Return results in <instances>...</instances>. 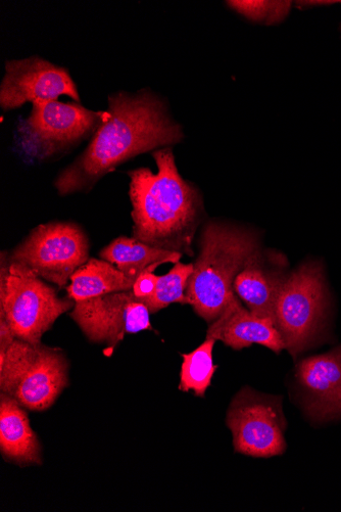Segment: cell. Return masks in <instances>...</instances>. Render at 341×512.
<instances>
[{"label": "cell", "instance_id": "1", "mask_svg": "<svg viewBox=\"0 0 341 512\" xmlns=\"http://www.w3.org/2000/svg\"><path fill=\"white\" fill-rule=\"evenodd\" d=\"M110 117L90 145L55 181L61 196L90 191L120 164L182 141L183 132L154 93L118 92L109 98Z\"/></svg>", "mask_w": 341, "mask_h": 512}, {"label": "cell", "instance_id": "2", "mask_svg": "<svg viewBox=\"0 0 341 512\" xmlns=\"http://www.w3.org/2000/svg\"><path fill=\"white\" fill-rule=\"evenodd\" d=\"M158 173L140 168L128 173L133 238L157 249L192 256V242L205 215L196 185L180 175L170 148L153 153Z\"/></svg>", "mask_w": 341, "mask_h": 512}, {"label": "cell", "instance_id": "3", "mask_svg": "<svg viewBox=\"0 0 341 512\" xmlns=\"http://www.w3.org/2000/svg\"><path fill=\"white\" fill-rule=\"evenodd\" d=\"M258 250L250 231L219 221L207 223L186 290L193 311L210 324L219 318L236 296V276Z\"/></svg>", "mask_w": 341, "mask_h": 512}, {"label": "cell", "instance_id": "4", "mask_svg": "<svg viewBox=\"0 0 341 512\" xmlns=\"http://www.w3.org/2000/svg\"><path fill=\"white\" fill-rule=\"evenodd\" d=\"M330 309L331 296L322 262L309 260L287 275L274 323L292 357L326 341Z\"/></svg>", "mask_w": 341, "mask_h": 512}, {"label": "cell", "instance_id": "5", "mask_svg": "<svg viewBox=\"0 0 341 512\" xmlns=\"http://www.w3.org/2000/svg\"><path fill=\"white\" fill-rule=\"evenodd\" d=\"M75 302L61 298L27 266L11 262L2 253L0 261V319H6L17 339L41 344L43 335L53 328L60 316L69 312Z\"/></svg>", "mask_w": 341, "mask_h": 512}, {"label": "cell", "instance_id": "6", "mask_svg": "<svg viewBox=\"0 0 341 512\" xmlns=\"http://www.w3.org/2000/svg\"><path fill=\"white\" fill-rule=\"evenodd\" d=\"M109 117L108 111L94 112L79 103L33 104L30 115L18 122L15 152L27 164L45 162L94 134Z\"/></svg>", "mask_w": 341, "mask_h": 512}, {"label": "cell", "instance_id": "7", "mask_svg": "<svg viewBox=\"0 0 341 512\" xmlns=\"http://www.w3.org/2000/svg\"><path fill=\"white\" fill-rule=\"evenodd\" d=\"M89 241L73 222H52L34 228L10 255L11 262L23 264L59 288L89 260Z\"/></svg>", "mask_w": 341, "mask_h": 512}, {"label": "cell", "instance_id": "8", "mask_svg": "<svg viewBox=\"0 0 341 512\" xmlns=\"http://www.w3.org/2000/svg\"><path fill=\"white\" fill-rule=\"evenodd\" d=\"M226 424L237 453L257 458L283 454L285 417L281 399L242 389L228 409Z\"/></svg>", "mask_w": 341, "mask_h": 512}, {"label": "cell", "instance_id": "9", "mask_svg": "<svg viewBox=\"0 0 341 512\" xmlns=\"http://www.w3.org/2000/svg\"><path fill=\"white\" fill-rule=\"evenodd\" d=\"M150 314L133 291H126L76 302L70 316L90 342L114 350L126 335L153 331Z\"/></svg>", "mask_w": 341, "mask_h": 512}, {"label": "cell", "instance_id": "10", "mask_svg": "<svg viewBox=\"0 0 341 512\" xmlns=\"http://www.w3.org/2000/svg\"><path fill=\"white\" fill-rule=\"evenodd\" d=\"M61 96L81 102L67 69L39 57L6 63V75L0 85V106L3 110H15L27 103L58 101Z\"/></svg>", "mask_w": 341, "mask_h": 512}, {"label": "cell", "instance_id": "11", "mask_svg": "<svg viewBox=\"0 0 341 512\" xmlns=\"http://www.w3.org/2000/svg\"><path fill=\"white\" fill-rule=\"evenodd\" d=\"M296 377L311 421L326 423L341 418V345L303 359Z\"/></svg>", "mask_w": 341, "mask_h": 512}, {"label": "cell", "instance_id": "12", "mask_svg": "<svg viewBox=\"0 0 341 512\" xmlns=\"http://www.w3.org/2000/svg\"><path fill=\"white\" fill-rule=\"evenodd\" d=\"M69 385V361L63 350L40 344L12 395L24 408L43 411L52 407Z\"/></svg>", "mask_w": 341, "mask_h": 512}, {"label": "cell", "instance_id": "13", "mask_svg": "<svg viewBox=\"0 0 341 512\" xmlns=\"http://www.w3.org/2000/svg\"><path fill=\"white\" fill-rule=\"evenodd\" d=\"M207 339L221 341L234 350L249 348L254 344L264 346L275 353L285 349L274 320L260 317L247 307H243L237 296L221 316L210 324Z\"/></svg>", "mask_w": 341, "mask_h": 512}, {"label": "cell", "instance_id": "14", "mask_svg": "<svg viewBox=\"0 0 341 512\" xmlns=\"http://www.w3.org/2000/svg\"><path fill=\"white\" fill-rule=\"evenodd\" d=\"M288 274L266 263L256 251L235 278V295L254 314L274 320L275 308Z\"/></svg>", "mask_w": 341, "mask_h": 512}, {"label": "cell", "instance_id": "15", "mask_svg": "<svg viewBox=\"0 0 341 512\" xmlns=\"http://www.w3.org/2000/svg\"><path fill=\"white\" fill-rule=\"evenodd\" d=\"M24 407L11 395L0 396V452L20 467L42 463L40 442Z\"/></svg>", "mask_w": 341, "mask_h": 512}, {"label": "cell", "instance_id": "16", "mask_svg": "<svg viewBox=\"0 0 341 512\" xmlns=\"http://www.w3.org/2000/svg\"><path fill=\"white\" fill-rule=\"evenodd\" d=\"M135 279L104 259H89L71 277L68 297L75 303L132 291Z\"/></svg>", "mask_w": 341, "mask_h": 512}, {"label": "cell", "instance_id": "17", "mask_svg": "<svg viewBox=\"0 0 341 512\" xmlns=\"http://www.w3.org/2000/svg\"><path fill=\"white\" fill-rule=\"evenodd\" d=\"M100 257L114 264L136 281L142 273L154 265L180 262L182 254L157 249L134 238L121 237L105 247Z\"/></svg>", "mask_w": 341, "mask_h": 512}, {"label": "cell", "instance_id": "18", "mask_svg": "<svg viewBox=\"0 0 341 512\" xmlns=\"http://www.w3.org/2000/svg\"><path fill=\"white\" fill-rule=\"evenodd\" d=\"M216 340L207 339L196 350L183 354L179 389L192 391L198 397H205L218 368L214 365L213 350Z\"/></svg>", "mask_w": 341, "mask_h": 512}, {"label": "cell", "instance_id": "19", "mask_svg": "<svg viewBox=\"0 0 341 512\" xmlns=\"http://www.w3.org/2000/svg\"><path fill=\"white\" fill-rule=\"evenodd\" d=\"M193 272V264L178 262L165 275L159 276L158 284L150 297L141 299L148 306L151 314H155L171 304L188 305L186 290Z\"/></svg>", "mask_w": 341, "mask_h": 512}, {"label": "cell", "instance_id": "20", "mask_svg": "<svg viewBox=\"0 0 341 512\" xmlns=\"http://www.w3.org/2000/svg\"><path fill=\"white\" fill-rule=\"evenodd\" d=\"M39 345L16 339L0 350V390L13 395L22 378L37 357Z\"/></svg>", "mask_w": 341, "mask_h": 512}, {"label": "cell", "instance_id": "21", "mask_svg": "<svg viewBox=\"0 0 341 512\" xmlns=\"http://www.w3.org/2000/svg\"><path fill=\"white\" fill-rule=\"evenodd\" d=\"M241 16L264 25L279 24L288 16L290 2H228Z\"/></svg>", "mask_w": 341, "mask_h": 512}, {"label": "cell", "instance_id": "22", "mask_svg": "<svg viewBox=\"0 0 341 512\" xmlns=\"http://www.w3.org/2000/svg\"><path fill=\"white\" fill-rule=\"evenodd\" d=\"M160 265L161 264L154 265L136 279L132 291L139 300L150 297L154 293L159 278V276L155 274V270Z\"/></svg>", "mask_w": 341, "mask_h": 512}, {"label": "cell", "instance_id": "23", "mask_svg": "<svg viewBox=\"0 0 341 512\" xmlns=\"http://www.w3.org/2000/svg\"><path fill=\"white\" fill-rule=\"evenodd\" d=\"M16 339L9 322L6 319H0V350L7 349Z\"/></svg>", "mask_w": 341, "mask_h": 512}, {"label": "cell", "instance_id": "24", "mask_svg": "<svg viewBox=\"0 0 341 512\" xmlns=\"http://www.w3.org/2000/svg\"><path fill=\"white\" fill-rule=\"evenodd\" d=\"M300 6L305 7H317V6H327L334 4H341V2H300L298 3Z\"/></svg>", "mask_w": 341, "mask_h": 512}]
</instances>
